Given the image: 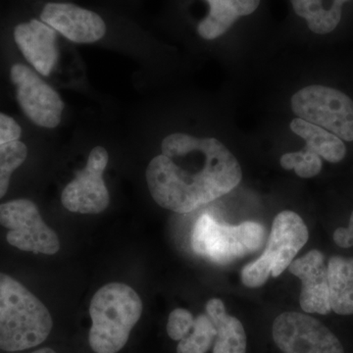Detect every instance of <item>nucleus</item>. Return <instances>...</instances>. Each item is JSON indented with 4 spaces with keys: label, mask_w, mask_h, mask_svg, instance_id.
Instances as JSON below:
<instances>
[{
    "label": "nucleus",
    "mask_w": 353,
    "mask_h": 353,
    "mask_svg": "<svg viewBox=\"0 0 353 353\" xmlns=\"http://www.w3.org/2000/svg\"><path fill=\"white\" fill-rule=\"evenodd\" d=\"M145 176L158 205L189 213L236 189L243 171L218 139L176 132L163 139L161 154L148 164Z\"/></svg>",
    "instance_id": "obj_1"
},
{
    "label": "nucleus",
    "mask_w": 353,
    "mask_h": 353,
    "mask_svg": "<svg viewBox=\"0 0 353 353\" xmlns=\"http://www.w3.org/2000/svg\"><path fill=\"white\" fill-rule=\"evenodd\" d=\"M53 327L50 312L27 288L0 273V350L15 352L43 343Z\"/></svg>",
    "instance_id": "obj_2"
},
{
    "label": "nucleus",
    "mask_w": 353,
    "mask_h": 353,
    "mask_svg": "<svg viewBox=\"0 0 353 353\" xmlns=\"http://www.w3.org/2000/svg\"><path fill=\"white\" fill-rule=\"evenodd\" d=\"M143 313L141 297L130 285L110 283L90 301L92 328L88 334L95 353H117L126 345Z\"/></svg>",
    "instance_id": "obj_3"
},
{
    "label": "nucleus",
    "mask_w": 353,
    "mask_h": 353,
    "mask_svg": "<svg viewBox=\"0 0 353 353\" xmlns=\"http://www.w3.org/2000/svg\"><path fill=\"white\" fill-rule=\"evenodd\" d=\"M266 239L261 224L245 221L236 226L222 224L209 214H202L194 224L192 246L196 254L227 265L259 250Z\"/></svg>",
    "instance_id": "obj_4"
},
{
    "label": "nucleus",
    "mask_w": 353,
    "mask_h": 353,
    "mask_svg": "<svg viewBox=\"0 0 353 353\" xmlns=\"http://www.w3.org/2000/svg\"><path fill=\"white\" fill-rule=\"evenodd\" d=\"M290 103L297 118L353 141V101L341 90L308 85L292 95Z\"/></svg>",
    "instance_id": "obj_5"
},
{
    "label": "nucleus",
    "mask_w": 353,
    "mask_h": 353,
    "mask_svg": "<svg viewBox=\"0 0 353 353\" xmlns=\"http://www.w3.org/2000/svg\"><path fill=\"white\" fill-rule=\"evenodd\" d=\"M0 225L9 230V245L32 253L57 254L60 250L57 234L43 222L38 206L29 199L0 204Z\"/></svg>",
    "instance_id": "obj_6"
},
{
    "label": "nucleus",
    "mask_w": 353,
    "mask_h": 353,
    "mask_svg": "<svg viewBox=\"0 0 353 353\" xmlns=\"http://www.w3.org/2000/svg\"><path fill=\"white\" fill-rule=\"evenodd\" d=\"M272 334L283 353H345L338 336L308 314L282 313L273 323Z\"/></svg>",
    "instance_id": "obj_7"
},
{
    "label": "nucleus",
    "mask_w": 353,
    "mask_h": 353,
    "mask_svg": "<svg viewBox=\"0 0 353 353\" xmlns=\"http://www.w3.org/2000/svg\"><path fill=\"white\" fill-rule=\"evenodd\" d=\"M108 159V150L102 146L92 150L85 168L77 172L76 178L62 192V205L67 210L99 214L108 208L110 197L103 180Z\"/></svg>",
    "instance_id": "obj_8"
},
{
    "label": "nucleus",
    "mask_w": 353,
    "mask_h": 353,
    "mask_svg": "<svg viewBox=\"0 0 353 353\" xmlns=\"http://www.w3.org/2000/svg\"><path fill=\"white\" fill-rule=\"evenodd\" d=\"M10 77L25 115L37 126L57 128L61 122L64 108L59 94L24 64H14Z\"/></svg>",
    "instance_id": "obj_9"
},
{
    "label": "nucleus",
    "mask_w": 353,
    "mask_h": 353,
    "mask_svg": "<svg viewBox=\"0 0 353 353\" xmlns=\"http://www.w3.org/2000/svg\"><path fill=\"white\" fill-rule=\"evenodd\" d=\"M305 223L294 211H283L272 225L268 245L261 256L270 265L273 277H279L294 261L308 241Z\"/></svg>",
    "instance_id": "obj_10"
},
{
    "label": "nucleus",
    "mask_w": 353,
    "mask_h": 353,
    "mask_svg": "<svg viewBox=\"0 0 353 353\" xmlns=\"http://www.w3.org/2000/svg\"><path fill=\"white\" fill-rule=\"evenodd\" d=\"M41 19L73 43H92L105 36L101 16L74 4L50 2L43 7Z\"/></svg>",
    "instance_id": "obj_11"
},
{
    "label": "nucleus",
    "mask_w": 353,
    "mask_h": 353,
    "mask_svg": "<svg viewBox=\"0 0 353 353\" xmlns=\"http://www.w3.org/2000/svg\"><path fill=\"white\" fill-rule=\"evenodd\" d=\"M290 273L301 281L299 303L305 313L327 315L332 311L330 304L328 267L324 254L311 250L289 266Z\"/></svg>",
    "instance_id": "obj_12"
},
{
    "label": "nucleus",
    "mask_w": 353,
    "mask_h": 353,
    "mask_svg": "<svg viewBox=\"0 0 353 353\" xmlns=\"http://www.w3.org/2000/svg\"><path fill=\"white\" fill-rule=\"evenodd\" d=\"M14 39L26 60L41 76L50 75L58 59L57 32L43 21L16 26Z\"/></svg>",
    "instance_id": "obj_13"
},
{
    "label": "nucleus",
    "mask_w": 353,
    "mask_h": 353,
    "mask_svg": "<svg viewBox=\"0 0 353 353\" xmlns=\"http://www.w3.org/2000/svg\"><path fill=\"white\" fill-rule=\"evenodd\" d=\"M208 15L197 26L202 39L212 41L223 36L241 17L259 8L260 0H206Z\"/></svg>",
    "instance_id": "obj_14"
},
{
    "label": "nucleus",
    "mask_w": 353,
    "mask_h": 353,
    "mask_svg": "<svg viewBox=\"0 0 353 353\" xmlns=\"http://www.w3.org/2000/svg\"><path fill=\"white\" fill-rule=\"evenodd\" d=\"M205 308L217 331L213 353H245L246 334L240 320L227 314L221 299H209Z\"/></svg>",
    "instance_id": "obj_15"
},
{
    "label": "nucleus",
    "mask_w": 353,
    "mask_h": 353,
    "mask_svg": "<svg viewBox=\"0 0 353 353\" xmlns=\"http://www.w3.org/2000/svg\"><path fill=\"white\" fill-rule=\"evenodd\" d=\"M290 129L305 141L304 150L324 158L331 163H339L347 155L345 143L336 134L301 118H294L290 123Z\"/></svg>",
    "instance_id": "obj_16"
},
{
    "label": "nucleus",
    "mask_w": 353,
    "mask_h": 353,
    "mask_svg": "<svg viewBox=\"0 0 353 353\" xmlns=\"http://www.w3.org/2000/svg\"><path fill=\"white\" fill-rule=\"evenodd\" d=\"M327 267L332 310L339 315L353 314V259L333 256Z\"/></svg>",
    "instance_id": "obj_17"
},
{
    "label": "nucleus",
    "mask_w": 353,
    "mask_h": 353,
    "mask_svg": "<svg viewBox=\"0 0 353 353\" xmlns=\"http://www.w3.org/2000/svg\"><path fill=\"white\" fill-rule=\"evenodd\" d=\"M350 0H290L294 12L306 20L311 32H332L341 20L343 6Z\"/></svg>",
    "instance_id": "obj_18"
},
{
    "label": "nucleus",
    "mask_w": 353,
    "mask_h": 353,
    "mask_svg": "<svg viewBox=\"0 0 353 353\" xmlns=\"http://www.w3.org/2000/svg\"><path fill=\"white\" fill-rule=\"evenodd\" d=\"M217 331L208 314H201L194 319L192 331L179 341L176 353H206L214 341Z\"/></svg>",
    "instance_id": "obj_19"
},
{
    "label": "nucleus",
    "mask_w": 353,
    "mask_h": 353,
    "mask_svg": "<svg viewBox=\"0 0 353 353\" xmlns=\"http://www.w3.org/2000/svg\"><path fill=\"white\" fill-rule=\"evenodd\" d=\"M28 148L22 141H15L0 145V199L6 196L11 175L24 163Z\"/></svg>",
    "instance_id": "obj_20"
},
{
    "label": "nucleus",
    "mask_w": 353,
    "mask_h": 353,
    "mask_svg": "<svg viewBox=\"0 0 353 353\" xmlns=\"http://www.w3.org/2000/svg\"><path fill=\"white\" fill-rule=\"evenodd\" d=\"M280 161L281 166L285 170L294 169L297 176L304 179L317 176L323 166L321 157L306 150L285 153Z\"/></svg>",
    "instance_id": "obj_21"
},
{
    "label": "nucleus",
    "mask_w": 353,
    "mask_h": 353,
    "mask_svg": "<svg viewBox=\"0 0 353 353\" xmlns=\"http://www.w3.org/2000/svg\"><path fill=\"white\" fill-rule=\"evenodd\" d=\"M194 323V316L189 310L176 308L169 315L167 334L172 340L180 341L192 331Z\"/></svg>",
    "instance_id": "obj_22"
},
{
    "label": "nucleus",
    "mask_w": 353,
    "mask_h": 353,
    "mask_svg": "<svg viewBox=\"0 0 353 353\" xmlns=\"http://www.w3.org/2000/svg\"><path fill=\"white\" fill-rule=\"evenodd\" d=\"M271 274L270 265L260 255L259 259L243 267L241 273V282L248 288H259L267 282Z\"/></svg>",
    "instance_id": "obj_23"
},
{
    "label": "nucleus",
    "mask_w": 353,
    "mask_h": 353,
    "mask_svg": "<svg viewBox=\"0 0 353 353\" xmlns=\"http://www.w3.org/2000/svg\"><path fill=\"white\" fill-rule=\"evenodd\" d=\"M22 129L10 116L0 112V145L19 141Z\"/></svg>",
    "instance_id": "obj_24"
},
{
    "label": "nucleus",
    "mask_w": 353,
    "mask_h": 353,
    "mask_svg": "<svg viewBox=\"0 0 353 353\" xmlns=\"http://www.w3.org/2000/svg\"><path fill=\"white\" fill-rule=\"evenodd\" d=\"M333 239L336 245L340 248H348L353 246V211L347 228H338L334 232Z\"/></svg>",
    "instance_id": "obj_25"
},
{
    "label": "nucleus",
    "mask_w": 353,
    "mask_h": 353,
    "mask_svg": "<svg viewBox=\"0 0 353 353\" xmlns=\"http://www.w3.org/2000/svg\"><path fill=\"white\" fill-rule=\"evenodd\" d=\"M32 353H57L54 350H51L50 347L41 348V350H34Z\"/></svg>",
    "instance_id": "obj_26"
}]
</instances>
